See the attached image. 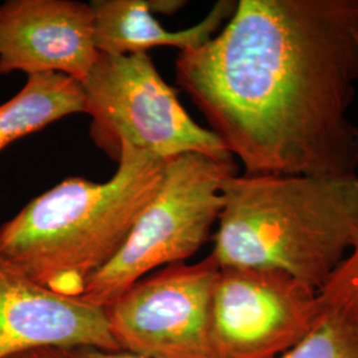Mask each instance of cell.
<instances>
[{
    "instance_id": "1",
    "label": "cell",
    "mask_w": 358,
    "mask_h": 358,
    "mask_svg": "<svg viewBox=\"0 0 358 358\" xmlns=\"http://www.w3.org/2000/svg\"><path fill=\"white\" fill-rule=\"evenodd\" d=\"M176 78L244 174L358 177V0H241Z\"/></svg>"
},
{
    "instance_id": "2",
    "label": "cell",
    "mask_w": 358,
    "mask_h": 358,
    "mask_svg": "<svg viewBox=\"0 0 358 358\" xmlns=\"http://www.w3.org/2000/svg\"><path fill=\"white\" fill-rule=\"evenodd\" d=\"M211 255L220 268H276L319 291L358 234V177L232 174Z\"/></svg>"
},
{
    "instance_id": "3",
    "label": "cell",
    "mask_w": 358,
    "mask_h": 358,
    "mask_svg": "<svg viewBox=\"0 0 358 358\" xmlns=\"http://www.w3.org/2000/svg\"><path fill=\"white\" fill-rule=\"evenodd\" d=\"M166 161L125 145L115 176L66 178L0 227V254L56 294L80 297L128 239Z\"/></svg>"
},
{
    "instance_id": "4",
    "label": "cell",
    "mask_w": 358,
    "mask_h": 358,
    "mask_svg": "<svg viewBox=\"0 0 358 358\" xmlns=\"http://www.w3.org/2000/svg\"><path fill=\"white\" fill-rule=\"evenodd\" d=\"M236 174L234 158L186 153L167 159L164 179L115 257L97 271L83 300L108 307L158 267L185 263L207 242L222 206V183Z\"/></svg>"
},
{
    "instance_id": "5",
    "label": "cell",
    "mask_w": 358,
    "mask_h": 358,
    "mask_svg": "<svg viewBox=\"0 0 358 358\" xmlns=\"http://www.w3.org/2000/svg\"><path fill=\"white\" fill-rule=\"evenodd\" d=\"M81 85L90 138L115 162L125 145L164 161L186 153L234 158L211 130L185 110L148 53H100Z\"/></svg>"
},
{
    "instance_id": "6",
    "label": "cell",
    "mask_w": 358,
    "mask_h": 358,
    "mask_svg": "<svg viewBox=\"0 0 358 358\" xmlns=\"http://www.w3.org/2000/svg\"><path fill=\"white\" fill-rule=\"evenodd\" d=\"M220 266L210 255L146 275L105 307L120 350L146 358H214L211 303Z\"/></svg>"
},
{
    "instance_id": "7",
    "label": "cell",
    "mask_w": 358,
    "mask_h": 358,
    "mask_svg": "<svg viewBox=\"0 0 358 358\" xmlns=\"http://www.w3.org/2000/svg\"><path fill=\"white\" fill-rule=\"evenodd\" d=\"M317 291L276 268H220L210 337L214 358H280L320 320Z\"/></svg>"
},
{
    "instance_id": "8",
    "label": "cell",
    "mask_w": 358,
    "mask_h": 358,
    "mask_svg": "<svg viewBox=\"0 0 358 358\" xmlns=\"http://www.w3.org/2000/svg\"><path fill=\"white\" fill-rule=\"evenodd\" d=\"M99 57L90 4L8 0L0 6V75L60 73L83 83Z\"/></svg>"
},
{
    "instance_id": "9",
    "label": "cell",
    "mask_w": 358,
    "mask_h": 358,
    "mask_svg": "<svg viewBox=\"0 0 358 358\" xmlns=\"http://www.w3.org/2000/svg\"><path fill=\"white\" fill-rule=\"evenodd\" d=\"M44 346L120 350L105 308L53 292L0 254V358Z\"/></svg>"
},
{
    "instance_id": "10",
    "label": "cell",
    "mask_w": 358,
    "mask_h": 358,
    "mask_svg": "<svg viewBox=\"0 0 358 358\" xmlns=\"http://www.w3.org/2000/svg\"><path fill=\"white\" fill-rule=\"evenodd\" d=\"M94 38L100 53L122 56L148 53L154 47H176L186 51L214 36L236 8L235 1H217L196 26L169 31L154 16L153 0H93Z\"/></svg>"
},
{
    "instance_id": "11",
    "label": "cell",
    "mask_w": 358,
    "mask_h": 358,
    "mask_svg": "<svg viewBox=\"0 0 358 358\" xmlns=\"http://www.w3.org/2000/svg\"><path fill=\"white\" fill-rule=\"evenodd\" d=\"M75 113H85L81 83L60 73H38L0 105V153L32 133Z\"/></svg>"
},
{
    "instance_id": "12",
    "label": "cell",
    "mask_w": 358,
    "mask_h": 358,
    "mask_svg": "<svg viewBox=\"0 0 358 358\" xmlns=\"http://www.w3.org/2000/svg\"><path fill=\"white\" fill-rule=\"evenodd\" d=\"M280 358H358V327L343 315L321 308L313 329Z\"/></svg>"
},
{
    "instance_id": "13",
    "label": "cell",
    "mask_w": 358,
    "mask_h": 358,
    "mask_svg": "<svg viewBox=\"0 0 358 358\" xmlns=\"http://www.w3.org/2000/svg\"><path fill=\"white\" fill-rule=\"evenodd\" d=\"M322 309L343 315L358 327V234L348 255L317 291Z\"/></svg>"
},
{
    "instance_id": "14",
    "label": "cell",
    "mask_w": 358,
    "mask_h": 358,
    "mask_svg": "<svg viewBox=\"0 0 358 358\" xmlns=\"http://www.w3.org/2000/svg\"><path fill=\"white\" fill-rule=\"evenodd\" d=\"M71 353L72 358H146L125 350H103L96 348H75L71 349Z\"/></svg>"
},
{
    "instance_id": "15",
    "label": "cell",
    "mask_w": 358,
    "mask_h": 358,
    "mask_svg": "<svg viewBox=\"0 0 358 358\" xmlns=\"http://www.w3.org/2000/svg\"><path fill=\"white\" fill-rule=\"evenodd\" d=\"M7 358H72L71 349L57 346H44L26 350Z\"/></svg>"
}]
</instances>
